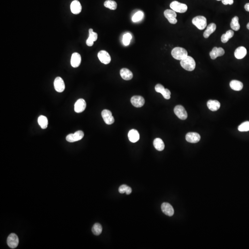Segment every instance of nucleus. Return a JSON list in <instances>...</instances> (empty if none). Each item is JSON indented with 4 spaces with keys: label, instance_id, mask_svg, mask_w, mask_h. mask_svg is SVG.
I'll return each instance as SVG.
<instances>
[{
    "label": "nucleus",
    "instance_id": "obj_1",
    "mask_svg": "<svg viewBox=\"0 0 249 249\" xmlns=\"http://www.w3.org/2000/svg\"><path fill=\"white\" fill-rule=\"evenodd\" d=\"M181 66L188 71H192L196 67V62L192 57L187 56L182 60L180 61Z\"/></svg>",
    "mask_w": 249,
    "mask_h": 249
},
{
    "label": "nucleus",
    "instance_id": "obj_2",
    "mask_svg": "<svg viewBox=\"0 0 249 249\" xmlns=\"http://www.w3.org/2000/svg\"><path fill=\"white\" fill-rule=\"evenodd\" d=\"M172 57L175 59L181 61L188 56V52L185 49L181 47H175L171 52Z\"/></svg>",
    "mask_w": 249,
    "mask_h": 249
},
{
    "label": "nucleus",
    "instance_id": "obj_3",
    "mask_svg": "<svg viewBox=\"0 0 249 249\" xmlns=\"http://www.w3.org/2000/svg\"><path fill=\"white\" fill-rule=\"evenodd\" d=\"M192 23L200 30L205 29L207 24L206 18L203 16H197L194 18Z\"/></svg>",
    "mask_w": 249,
    "mask_h": 249
},
{
    "label": "nucleus",
    "instance_id": "obj_4",
    "mask_svg": "<svg viewBox=\"0 0 249 249\" xmlns=\"http://www.w3.org/2000/svg\"><path fill=\"white\" fill-rule=\"evenodd\" d=\"M170 8L175 12L184 13L187 12L188 7L185 4L179 2L178 1H174L170 5Z\"/></svg>",
    "mask_w": 249,
    "mask_h": 249
},
{
    "label": "nucleus",
    "instance_id": "obj_5",
    "mask_svg": "<svg viewBox=\"0 0 249 249\" xmlns=\"http://www.w3.org/2000/svg\"><path fill=\"white\" fill-rule=\"evenodd\" d=\"M84 136V133L83 131H77L74 133L68 134L66 137V140L68 142L73 143L81 140Z\"/></svg>",
    "mask_w": 249,
    "mask_h": 249
},
{
    "label": "nucleus",
    "instance_id": "obj_6",
    "mask_svg": "<svg viewBox=\"0 0 249 249\" xmlns=\"http://www.w3.org/2000/svg\"><path fill=\"white\" fill-rule=\"evenodd\" d=\"M164 15L171 24H176L177 23L176 13L172 9H167L164 12Z\"/></svg>",
    "mask_w": 249,
    "mask_h": 249
},
{
    "label": "nucleus",
    "instance_id": "obj_7",
    "mask_svg": "<svg viewBox=\"0 0 249 249\" xmlns=\"http://www.w3.org/2000/svg\"><path fill=\"white\" fill-rule=\"evenodd\" d=\"M174 112L176 116L182 120L187 119L188 115L185 108L181 105H177L174 108Z\"/></svg>",
    "mask_w": 249,
    "mask_h": 249
},
{
    "label": "nucleus",
    "instance_id": "obj_8",
    "mask_svg": "<svg viewBox=\"0 0 249 249\" xmlns=\"http://www.w3.org/2000/svg\"><path fill=\"white\" fill-rule=\"evenodd\" d=\"M19 238L16 234L12 233L8 236L7 238V244L9 247L15 249L18 246Z\"/></svg>",
    "mask_w": 249,
    "mask_h": 249
},
{
    "label": "nucleus",
    "instance_id": "obj_9",
    "mask_svg": "<svg viewBox=\"0 0 249 249\" xmlns=\"http://www.w3.org/2000/svg\"><path fill=\"white\" fill-rule=\"evenodd\" d=\"M102 116L106 124H111L115 122L114 117L112 116L111 111L107 109H104L102 112Z\"/></svg>",
    "mask_w": 249,
    "mask_h": 249
},
{
    "label": "nucleus",
    "instance_id": "obj_10",
    "mask_svg": "<svg viewBox=\"0 0 249 249\" xmlns=\"http://www.w3.org/2000/svg\"><path fill=\"white\" fill-rule=\"evenodd\" d=\"M97 56L100 61L104 64H108L111 61V59L110 55L105 50L99 51Z\"/></svg>",
    "mask_w": 249,
    "mask_h": 249
},
{
    "label": "nucleus",
    "instance_id": "obj_11",
    "mask_svg": "<svg viewBox=\"0 0 249 249\" xmlns=\"http://www.w3.org/2000/svg\"><path fill=\"white\" fill-rule=\"evenodd\" d=\"M54 85L55 90L58 92H62L65 89V85L61 77H57L56 78L54 81Z\"/></svg>",
    "mask_w": 249,
    "mask_h": 249
},
{
    "label": "nucleus",
    "instance_id": "obj_12",
    "mask_svg": "<svg viewBox=\"0 0 249 249\" xmlns=\"http://www.w3.org/2000/svg\"><path fill=\"white\" fill-rule=\"evenodd\" d=\"M87 103L83 99H79L77 101L74 105L75 112L77 113H82L86 109Z\"/></svg>",
    "mask_w": 249,
    "mask_h": 249
},
{
    "label": "nucleus",
    "instance_id": "obj_13",
    "mask_svg": "<svg viewBox=\"0 0 249 249\" xmlns=\"http://www.w3.org/2000/svg\"><path fill=\"white\" fill-rule=\"evenodd\" d=\"M131 102L134 106L137 108H140L145 104V100L142 96L134 95L131 98Z\"/></svg>",
    "mask_w": 249,
    "mask_h": 249
},
{
    "label": "nucleus",
    "instance_id": "obj_14",
    "mask_svg": "<svg viewBox=\"0 0 249 249\" xmlns=\"http://www.w3.org/2000/svg\"><path fill=\"white\" fill-rule=\"evenodd\" d=\"M186 140L191 143H196L200 141L201 137L199 134L196 133L190 132L186 135Z\"/></svg>",
    "mask_w": 249,
    "mask_h": 249
},
{
    "label": "nucleus",
    "instance_id": "obj_15",
    "mask_svg": "<svg viewBox=\"0 0 249 249\" xmlns=\"http://www.w3.org/2000/svg\"><path fill=\"white\" fill-rule=\"evenodd\" d=\"M162 211L164 214L169 217H172L174 214V209L172 206L169 203H164L161 206Z\"/></svg>",
    "mask_w": 249,
    "mask_h": 249
},
{
    "label": "nucleus",
    "instance_id": "obj_16",
    "mask_svg": "<svg viewBox=\"0 0 249 249\" xmlns=\"http://www.w3.org/2000/svg\"><path fill=\"white\" fill-rule=\"evenodd\" d=\"M225 54V50L222 48L214 47L209 53V56L212 60L216 59L219 57H222Z\"/></svg>",
    "mask_w": 249,
    "mask_h": 249
},
{
    "label": "nucleus",
    "instance_id": "obj_17",
    "mask_svg": "<svg viewBox=\"0 0 249 249\" xmlns=\"http://www.w3.org/2000/svg\"><path fill=\"white\" fill-rule=\"evenodd\" d=\"M71 12L74 15H78L82 10V6L79 1L74 0L71 4Z\"/></svg>",
    "mask_w": 249,
    "mask_h": 249
},
{
    "label": "nucleus",
    "instance_id": "obj_18",
    "mask_svg": "<svg viewBox=\"0 0 249 249\" xmlns=\"http://www.w3.org/2000/svg\"><path fill=\"white\" fill-rule=\"evenodd\" d=\"M81 57L80 54L78 53H74L72 54L71 59V65L73 67L76 68L78 67L81 63Z\"/></svg>",
    "mask_w": 249,
    "mask_h": 249
},
{
    "label": "nucleus",
    "instance_id": "obj_19",
    "mask_svg": "<svg viewBox=\"0 0 249 249\" xmlns=\"http://www.w3.org/2000/svg\"><path fill=\"white\" fill-rule=\"evenodd\" d=\"M89 36L87 39L86 43L88 46L91 47L93 45L94 42H95L97 40L98 35H97V33L94 32L93 29L91 28L89 30Z\"/></svg>",
    "mask_w": 249,
    "mask_h": 249
},
{
    "label": "nucleus",
    "instance_id": "obj_20",
    "mask_svg": "<svg viewBox=\"0 0 249 249\" xmlns=\"http://www.w3.org/2000/svg\"><path fill=\"white\" fill-rule=\"evenodd\" d=\"M247 54V50L246 48L240 46L236 49L234 52V56L238 59L244 58Z\"/></svg>",
    "mask_w": 249,
    "mask_h": 249
},
{
    "label": "nucleus",
    "instance_id": "obj_21",
    "mask_svg": "<svg viewBox=\"0 0 249 249\" xmlns=\"http://www.w3.org/2000/svg\"><path fill=\"white\" fill-rule=\"evenodd\" d=\"M128 137L129 140L132 143H136L139 140L140 138V136L138 131L135 129H132L129 131Z\"/></svg>",
    "mask_w": 249,
    "mask_h": 249
},
{
    "label": "nucleus",
    "instance_id": "obj_22",
    "mask_svg": "<svg viewBox=\"0 0 249 249\" xmlns=\"http://www.w3.org/2000/svg\"><path fill=\"white\" fill-rule=\"evenodd\" d=\"M120 75L121 78L125 80H130L133 78V74L127 68H123L120 70Z\"/></svg>",
    "mask_w": 249,
    "mask_h": 249
},
{
    "label": "nucleus",
    "instance_id": "obj_23",
    "mask_svg": "<svg viewBox=\"0 0 249 249\" xmlns=\"http://www.w3.org/2000/svg\"><path fill=\"white\" fill-rule=\"evenodd\" d=\"M207 106L211 111H216L220 108L221 104L217 100H210L207 102Z\"/></svg>",
    "mask_w": 249,
    "mask_h": 249
},
{
    "label": "nucleus",
    "instance_id": "obj_24",
    "mask_svg": "<svg viewBox=\"0 0 249 249\" xmlns=\"http://www.w3.org/2000/svg\"><path fill=\"white\" fill-rule=\"evenodd\" d=\"M230 87L232 90L236 91H240L243 88L242 82L237 80H233L230 82Z\"/></svg>",
    "mask_w": 249,
    "mask_h": 249
},
{
    "label": "nucleus",
    "instance_id": "obj_25",
    "mask_svg": "<svg viewBox=\"0 0 249 249\" xmlns=\"http://www.w3.org/2000/svg\"><path fill=\"white\" fill-rule=\"evenodd\" d=\"M217 28V26L215 23H211L209 24L207 27L206 30L204 33V36L205 38H208L211 34L214 33Z\"/></svg>",
    "mask_w": 249,
    "mask_h": 249
},
{
    "label": "nucleus",
    "instance_id": "obj_26",
    "mask_svg": "<svg viewBox=\"0 0 249 249\" xmlns=\"http://www.w3.org/2000/svg\"><path fill=\"white\" fill-rule=\"evenodd\" d=\"M153 145L156 149L158 151H162L164 149V143L161 138H156L153 142Z\"/></svg>",
    "mask_w": 249,
    "mask_h": 249
},
{
    "label": "nucleus",
    "instance_id": "obj_27",
    "mask_svg": "<svg viewBox=\"0 0 249 249\" xmlns=\"http://www.w3.org/2000/svg\"><path fill=\"white\" fill-rule=\"evenodd\" d=\"M239 19L238 16H235L232 19L230 26L233 30L238 31L240 29V26L238 22Z\"/></svg>",
    "mask_w": 249,
    "mask_h": 249
},
{
    "label": "nucleus",
    "instance_id": "obj_28",
    "mask_svg": "<svg viewBox=\"0 0 249 249\" xmlns=\"http://www.w3.org/2000/svg\"><path fill=\"white\" fill-rule=\"evenodd\" d=\"M234 35V32L232 30H228L225 34H224L221 37V41L222 43H226L229 41V39L233 37Z\"/></svg>",
    "mask_w": 249,
    "mask_h": 249
},
{
    "label": "nucleus",
    "instance_id": "obj_29",
    "mask_svg": "<svg viewBox=\"0 0 249 249\" xmlns=\"http://www.w3.org/2000/svg\"><path fill=\"white\" fill-rule=\"evenodd\" d=\"M38 123L42 129H46L48 124L47 118L45 116H40L38 118Z\"/></svg>",
    "mask_w": 249,
    "mask_h": 249
},
{
    "label": "nucleus",
    "instance_id": "obj_30",
    "mask_svg": "<svg viewBox=\"0 0 249 249\" xmlns=\"http://www.w3.org/2000/svg\"><path fill=\"white\" fill-rule=\"evenodd\" d=\"M104 6L105 7L109 8L110 10H116L117 7V3L112 0H107L104 3Z\"/></svg>",
    "mask_w": 249,
    "mask_h": 249
},
{
    "label": "nucleus",
    "instance_id": "obj_31",
    "mask_svg": "<svg viewBox=\"0 0 249 249\" xmlns=\"http://www.w3.org/2000/svg\"><path fill=\"white\" fill-rule=\"evenodd\" d=\"M103 228L102 226L99 223L95 224L92 228V233L96 236L99 235L102 233Z\"/></svg>",
    "mask_w": 249,
    "mask_h": 249
},
{
    "label": "nucleus",
    "instance_id": "obj_32",
    "mask_svg": "<svg viewBox=\"0 0 249 249\" xmlns=\"http://www.w3.org/2000/svg\"><path fill=\"white\" fill-rule=\"evenodd\" d=\"M119 192L120 193H124L129 195L132 193V190L131 187L126 186V185H121L119 188Z\"/></svg>",
    "mask_w": 249,
    "mask_h": 249
},
{
    "label": "nucleus",
    "instance_id": "obj_33",
    "mask_svg": "<svg viewBox=\"0 0 249 249\" xmlns=\"http://www.w3.org/2000/svg\"><path fill=\"white\" fill-rule=\"evenodd\" d=\"M144 16V13L143 12L141 11H138L133 16L132 20L133 22H138L143 18Z\"/></svg>",
    "mask_w": 249,
    "mask_h": 249
},
{
    "label": "nucleus",
    "instance_id": "obj_34",
    "mask_svg": "<svg viewBox=\"0 0 249 249\" xmlns=\"http://www.w3.org/2000/svg\"><path fill=\"white\" fill-rule=\"evenodd\" d=\"M238 130L241 132L249 131V121H246L240 124L238 126Z\"/></svg>",
    "mask_w": 249,
    "mask_h": 249
},
{
    "label": "nucleus",
    "instance_id": "obj_35",
    "mask_svg": "<svg viewBox=\"0 0 249 249\" xmlns=\"http://www.w3.org/2000/svg\"><path fill=\"white\" fill-rule=\"evenodd\" d=\"M132 38V36L131 34L129 33H127L125 34L123 36V43L124 45H129Z\"/></svg>",
    "mask_w": 249,
    "mask_h": 249
},
{
    "label": "nucleus",
    "instance_id": "obj_36",
    "mask_svg": "<svg viewBox=\"0 0 249 249\" xmlns=\"http://www.w3.org/2000/svg\"><path fill=\"white\" fill-rule=\"evenodd\" d=\"M162 95L163 96L164 98L166 99H169L171 97V92L169 90L167 89H165L164 91H163L162 93Z\"/></svg>",
    "mask_w": 249,
    "mask_h": 249
},
{
    "label": "nucleus",
    "instance_id": "obj_37",
    "mask_svg": "<svg viewBox=\"0 0 249 249\" xmlns=\"http://www.w3.org/2000/svg\"><path fill=\"white\" fill-rule=\"evenodd\" d=\"M164 87L161 84H157L155 87V90L157 92L162 94L165 90Z\"/></svg>",
    "mask_w": 249,
    "mask_h": 249
},
{
    "label": "nucleus",
    "instance_id": "obj_38",
    "mask_svg": "<svg viewBox=\"0 0 249 249\" xmlns=\"http://www.w3.org/2000/svg\"><path fill=\"white\" fill-rule=\"evenodd\" d=\"M222 2L225 5H232L234 3V0H222Z\"/></svg>",
    "mask_w": 249,
    "mask_h": 249
},
{
    "label": "nucleus",
    "instance_id": "obj_39",
    "mask_svg": "<svg viewBox=\"0 0 249 249\" xmlns=\"http://www.w3.org/2000/svg\"><path fill=\"white\" fill-rule=\"evenodd\" d=\"M245 9L246 11L249 12V3L246 4L245 5Z\"/></svg>",
    "mask_w": 249,
    "mask_h": 249
},
{
    "label": "nucleus",
    "instance_id": "obj_40",
    "mask_svg": "<svg viewBox=\"0 0 249 249\" xmlns=\"http://www.w3.org/2000/svg\"><path fill=\"white\" fill-rule=\"evenodd\" d=\"M247 28L249 30V23H248L247 25Z\"/></svg>",
    "mask_w": 249,
    "mask_h": 249
},
{
    "label": "nucleus",
    "instance_id": "obj_41",
    "mask_svg": "<svg viewBox=\"0 0 249 249\" xmlns=\"http://www.w3.org/2000/svg\"><path fill=\"white\" fill-rule=\"evenodd\" d=\"M217 1H221V0H217Z\"/></svg>",
    "mask_w": 249,
    "mask_h": 249
}]
</instances>
